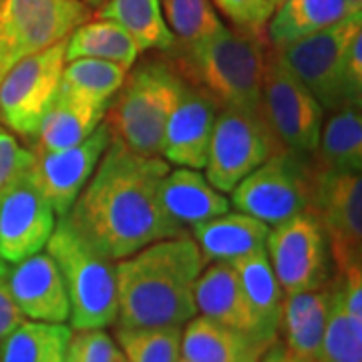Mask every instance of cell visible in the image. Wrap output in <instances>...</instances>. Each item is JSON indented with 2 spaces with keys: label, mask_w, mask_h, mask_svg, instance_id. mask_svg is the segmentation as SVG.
I'll list each match as a JSON object with an SVG mask.
<instances>
[{
  "label": "cell",
  "mask_w": 362,
  "mask_h": 362,
  "mask_svg": "<svg viewBox=\"0 0 362 362\" xmlns=\"http://www.w3.org/2000/svg\"><path fill=\"white\" fill-rule=\"evenodd\" d=\"M262 115L282 149L300 157L316 153L324 109L274 51H270L264 73Z\"/></svg>",
  "instance_id": "30bf717a"
},
{
  "label": "cell",
  "mask_w": 362,
  "mask_h": 362,
  "mask_svg": "<svg viewBox=\"0 0 362 362\" xmlns=\"http://www.w3.org/2000/svg\"><path fill=\"white\" fill-rule=\"evenodd\" d=\"M318 361L362 362V318L346 310L340 278L330 284V306Z\"/></svg>",
  "instance_id": "1f68e13d"
},
{
  "label": "cell",
  "mask_w": 362,
  "mask_h": 362,
  "mask_svg": "<svg viewBox=\"0 0 362 362\" xmlns=\"http://www.w3.org/2000/svg\"><path fill=\"white\" fill-rule=\"evenodd\" d=\"M233 270L240 278V284L247 300V306L254 318L256 334L268 342L278 340L284 292L272 270L266 247L250 254L246 258L232 262Z\"/></svg>",
  "instance_id": "603a6c76"
},
{
  "label": "cell",
  "mask_w": 362,
  "mask_h": 362,
  "mask_svg": "<svg viewBox=\"0 0 362 362\" xmlns=\"http://www.w3.org/2000/svg\"><path fill=\"white\" fill-rule=\"evenodd\" d=\"M107 109L59 89L37 131V151H61L85 141L99 127Z\"/></svg>",
  "instance_id": "d4e9b609"
},
{
  "label": "cell",
  "mask_w": 362,
  "mask_h": 362,
  "mask_svg": "<svg viewBox=\"0 0 362 362\" xmlns=\"http://www.w3.org/2000/svg\"><path fill=\"white\" fill-rule=\"evenodd\" d=\"M266 254L284 296L328 284L330 247L322 223L312 209L272 226Z\"/></svg>",
  "instance_id": "4fadbf2b"
},
{
  "label": "cell",
  "mask_w": 362,
  "mask_h": 362,
  "mask_svg": "<svg viewBox=\"0 0 362 362\" xmlns=\"http://www.w3.org/2000/svg\"><path fill=\"white\" fill-rule=\"evenodd\" d=\"M288 362H320V361H306V358H294V356H288Z\"/></svg>",
  "instance_id": "b9f144b4"
},
{
  "label": "cell",
  "mask_w": 362,
  "mask_h": 362,
  "mask_svg": "<svg viewBox=\"0 0 362 362\" xmlns=\"http://www.w3.org/2000/svg\"><path fill=\"white\" fill-rule=\"evenodd\" d=\"M354 13H362V4L352 0H282L266 25V37L272 49H278L337 25Z\"/></svg>",
  "instance_id": "cb8c5ba5"
},
{
  "label": "cell",
  "mask_w": 362,
  "mask_h": 362,
  "mask_svg": "<svg viewBox=\"0 0 362 362\" xmlns=\"http://www.w3.org/2000/svg\"><path fill=\"white\" fill-rule=\"evenodd\" d=\"M310 209L322 223L338 274L362 268L361 173L314 169Z\"/></svg>",
  "instance_id": "7c38bea8"
},
{
  "label": "cell",
  "mask_w": 362,
  "mask_h": 362,
  "mask_svg": "<svg viewBox=\"0 0 362 362\" xmlns=\"http://www.w3.org/2000/svg\"><path fill=\"white\" fill-rule=\"evenodd\" d=\"M330 306V284L286 294L282 302L280 330L284 334V349L294 358L318 361L324 328Z\"/></svg>",
  "instance_id": "7402d4cb"
},
{
  "label": "cell",
  "mask_w": 362,
  "mask_h": 362,
  "mask_svg": "<svg viewBox=\"0 0 362 362\" xmlns=\"http://www.w3.org/2000/svg\"><path fill=\"white\" fill-rule=\"evenodd\" d=\"M175 362H187V361H185V358H177V361H175Z\"/></svg>",
  "instance_id": "7bdbcfd3"
},
{
  "label": "cell",
  "mask_w": 362,
  "mask_h": 362,
  "mask_svg": "<svg viewBox=\"0 0 362 362\" xmlns=\"http://www.w3.org/2000/svg\"><path fill=\"white\" fill-rule=\"evenodd\" d=\"M352 2H356V4H362V0H352Z\"/></svg>",
  "instance_id": "ee69618b"
},
{
  "label": "cell",
  "mask_w": 362,
  "mask_h": 362,
  "mask_svg": "<svg viewBox=\"0 0 362 362\" xmlns=\"http://www.w3.org/2000/svg\"><path fill=\"white\" fill-rule=\"evenodd\" d=\"M318 159L322 169L361 173L362 117L361 107H342L322 123L318 139Z\"/></svg>",
  "instance_id": "f1b7e54d"
},
{
  "label": "cell",
  "mask_w": 362,
  "mask_h": 362,
  "mask_svg": "<svg viewBox=\"0 0 362 362\" xmlns=\"http://www.w3.org/2000/svg\"><path fill=\"white\" fill-rule=\"evenodd\" d=\"M139 47L125 28L107 21L95 18L78 25L69 37L65 45V59H101L117 63L129 71L139 59Z\"/></svg>",
  "instance_id": "484cf974"
},
{
  "label": "cell",
  "mask_w": 362,
  "mask_h": 362,
  "mask_svg": "<svg viewBox=\"0 0 362 362\" xmlns=\"http://www.w3.org/2000/svg\"><path fill=\"white\" fill-rule=\"evenodd\" d=\"M270 226L242 211H226L214 220L204 221L194 228L195 244L206 264L246 258L266 247Z\"/></svg>",
  "instance_id": "44dd1931"
},
{
  "label": "cell",
  "mask_w": 362,
  "mask_h": 362,
  "mask_svg": "<svg viewBox=\"0 0 362 362\" xmlns=\"http://www.w3.org/2000/svg\"><path fill=\"white\" fill-rule=\"evenodd\" d=\"M183 85L185 77L169 61L135 63L105 113L111 135L139 156L161 157L165 125Z\"/></svg>",
  "instance_id": "277c9868"
},
{
  "label": "cell",
  "mask_w": 362,
  "mask_h": 362,
  "mask_svg": "<svg viewBox=\"0 0 362 362\" xmlns=\"http://www.w3.org/2000/svg\"><path fill=\"white\" fill-rule=\"evenodd\" d=\"M2 75H4V71H0V78H2Z\"/></svg>",
  "instance_id": "f6af8a7d"
},
{
  "label": "cell",
  "mask_w": 362,
  "mask_h": 362,
  "mask_svg": "<svg viewBox=\"0 0 362 362\" xmlns=\"http://www.w3.org/2000/svg\"><path fill=\"white\" fill-rule=\"evenodd\" d=\"M274 342L194 316L181 330V358L187 362H259Z\"/></svg>",
  "instance_id": "ac0fdd59"
},
{
  "label": "cell",
  "mask_w": 362,
  "mask_h": 362,
  "mask_svg": "<svg viewBox=\"0 0 362 362\" xmlns=\"http://www.w3.org/2000/svg\"><path fill=\"white\" fill-rule=\"evenodd\" d=\"M66 39L14 63L0 78V119L23 137H37L65 69Z\"/></svg>",
  "instance_id": "8fae6325"
},
{
  "label": "cell",
  "mask_w": 362,
  "mask_h": 362,
  "mask_svg": "<svg viewBox=\"0 0 362 362\" xmlns=\"http://www.w3.org/2000/svg\"><path fill=\"white\" fill-rule=\"evenodd\" d=\"M358 30H362V13H354L337 25L272 51L310 90L324 111L332 113L350 107L342 85V54Z\"/></svg>",
  "instance_id": "9c48e42d"
},
{
  "label": "cell",
  "mask_w": 362,
  "mask_h": 362,
  "mask_svg": "<svg viewBox=\"0 0 362 362\" xmlns=\"http://www.w3.org/2000/svg\"><path fill=\"white\" fill-rule=\"evenodd\" d=\"M268 57L270 49L262 35L223 25L204 45L173 59L181 75L209 93L221 107L262 113Z\"/></svg>",
  "instance_id": "3957f363"
},
{
  "label": "cell",
  "mask_w": 362,
  "mask_h": 362,
  "mask_svg": "<svg viewBox=\"0 0 362 362\" xmlns=\"http://www.w3.org/2000/svg\"><path fill=\"white\" fill-rule=\"evenodd\" d=\"M65 362H127L105 328L73 330Z\"/></svg>",
  "instance_id": "836d02e7"
},
{
  "label": "cell",
  "mask_w": 362,
  "mask_h": 362,
  "mask_svg": "<svg viewBox=\"0 0 362 362\" xmlns=\"http://www.w3.org/2000/svg\"><path fill=\"white\" fill-rule=\"evenodd\" d=\"M194 300L199 316L258 337L240 278L232 264L211 262L206 270H202L195 280Z\"/></svg>",
  "instance_id": "d6986e66"
},
{
  "label": "cell",
  "mask_w": 362,
  "mask_h": 362,
  "mask_svg": "<svg viewBox=\"0 0 362 362\" xmlns=\"http://www.w3.org/2000/svg\"><path fill=\"white\" fill-rule=\"evenodd\" d=\"M35 165V151L25 149L13 133L0 127V192Z\"/></svg>",
  "instance_id": "d590c367"
},
{
  "label": "cell",
  "mask_w": 362,
  "mask_h": 362,
  "mask_svg": "<svg viewBox=\"0 0 362 362\" xmlns=\"http://www.w3.org/2000/svg\"><path fill=\"white\" fill-rule=\"evenodd\" d=\"M49 256L63 276L73 330L107 328L117 322L115 262L89 246L65 216L47 242Z\"/></svg>",
  "instance_id": "5b68a950"
},
{
  "label": "cell",
  "mask_w": 362,
  "mask_h": 362,
  "mask_svg": "<svg viewBox=\"0 0 362 362\" xmlns=\"http://www.w3.org/2000/svg\"><path fill=\"white\" fill-rule=\"evenodd\" d=\"M206 262L192 235L153 242L115 264L117 326H185L197 316L194 286Z\"/></svg>",
  "instance_id": "7a4b0ae2"
},
{
  "label": "cell",
  "mask_w": 362,
  "mask_h": 362,
  "mask_svg": "<svg viewBox=\"0 0 362 362\" xmlns=\"http://www.w3.org/2000/svg\"><path fill=\"white\" fill-rule=\"evenodd\" d=\"M71 337L66 322L26 318L0 340V362H65Z\"/></svg>",
  "instance_id": "4316f807"
},
{
  "label": "cell",
  "mask_w": 362,
  "mask_h": 362,
  "mask_svg": "<svg viewBox=\"0 0 362 362\" xmlns=\"http://www.w3.org/2000/svg\"><path fill=\"white\" fill-rule=\"evenodd\" d=\"M57 214L33 168L0 192V256L16 264L47 246Z\"/></svg>",
  "instance_id": "5bb4252c"
},
{
  "label": "cell",
  "mask_w": 362,
  "mask_h": 362,
  "mask_svg": "<svg viewBox=\"0 0 362 362\" xmlns=\"http://www.w3.org/2000/svg\"><path fill=\"white\" fill-rule=\"evenodd\" d=\"M109 143L111 129L103 119L99 127L78 145L61 151H35L33 171L57 218L69 214L78 194L95 173Z\"/></svg>",
  "instance_id": "9a60e30c"
},
{
  "label": "cell",
  "mask_w": 362,
  "mask_h": 362,
  "mask_svg": "<svg viewBox=\"0 0 362 362\" xmlns=\"http://www.w3.org/2000/svg\"><path fill=\"white\" fill-rule=\"evenodd\" d=\"M288 356H290V354H288V350L284 349V344L276 340L270 349L266 350V354L259 358V362H288Z\"/></svg>",
  "instance_id": "f35d334b"
},
{
  "label": "cell",
  "mask_w": 362,
  "mask_h": 362,
  "mask_svg": "<svg viewBox=\"0 0 362 362\" xmlns=\"http://www.w3.org/2000/svg\"><path fill=\"white\" fill-rule=\"evenodd\" d=\"M220 109L221 105L209 93L185 78L180 101L165 125L161 147L163 159L177 168H206L209 141Z\"/></svg>",
  "instance_id": "2e32d148"
},
{
  "label": "cell",
  "mask_w": 362,
  "mask_h": 362,
  "mask_svg": "<svg viewBox=\"0 0 362 362\" xmlns=\"http://www.w3.org/2000/svg\"><path fill=\"white\" fill-rule=\"evenodd\" d=\"M214 4L235 28L262 35L282 0H214Z\"/></svg>",
  "instance_id": "e575fe53"
},
{
  "label": "cell",
  "mask_w": 362,
  "mask_h": 362,
  "mask_svg": "<svg viewBox=\"0 0 362 362\" xmlns=\"http://www.w3.org/2000/svg\"><path fill=\"white\" fill-rule=\"evenodd\" d=\"M81 2H83V4H87L89 8H99V6L105 4L107 0H81Z\"/></svg>",
  "instance_id": "ab89813d"
},
{
  "label": "cell",
  "mask_w": 362,
  "mask_h": 362,
  "mask_svg": "<svg viewBox=\"0 0 362 362\" xmlns=\"http://www.w3.org/2000/svg\"><path fill=\"white\" fill-rule=\"evenodd\" d=\"M6 274H8V264H6V262L2 259V256H0V280H4Z\"/></svg>",
  "instance_id": "60d3db41"
},
{
  "label": "cell",
  "mask_w": 362,
  "mask_h": 362,
  "mask_svg": "<svg viewBox=\"0 0 362 362\" xmlns=\"http://www.w3.org/2000/svg\"><path fill=\"white\" fill-rule=\"evenodd\" d=\"M115 338L127 362H175L181 358V328L177 326H117Z\"/></svg>",
  "instance_id": "d6a6232c"
},
{
  "label": "cell",
  "mask_w": 362,
  "mask_h": 362,
  "mask_svg": "<svg viewBox=\"0 0 362 362\" xmlns=\"http://www.w3.org/2000/svg\"><path fill=\"white\" fill-rule=\"evenodd\" d=\"M26 320L25 314L16 306L13 294L8 290L6 278L0 280V340L11 334L18 324Z\"/></svg>",
  "instance_id": "74e56055"
},
{
  "label": "cell",
  "mask_w": 362,
  "mask_h": 362,
  "mask_svg": "<svg viewBox=\"0 0 362 362\" xmlns=\"http://www.w3.org/2000/svg\"><path fill=\"white\" fill-rule=\"evenodd\" d=\"M97 18L113 21L129 33L139 51H169L173 35L159 0H107L97 8Z\"/></svg>",
  "instance_id": "83f0119b"
},
{
  "label": "cell",
  "mask_w": 362,
  "mask_h": 362,
  "mask_svg": "<svg viewBox=\"0 0 362 362\" xmlns=\"http://www.w3.org/2000/svg\"><path fill=\"white\" fill-rule=\"evenodd\" d=\"M168 171L165 159L139 156L111 135L65 218L89 246L113 262L159 240L185 235L161 204V181Z\"/></svg>",
  "instance_id": "6da1fadb"
},
{
  "label": "cell",
  "mask_w": 362,
  "mask_h": 362,
  "mask_svg": "<svg viewBox=\"0 0 362 362\" xmlns=\"http://www.w3.org/2000/svg\"><path fill=\"white\" fill-rule=\"evenodd\" d=\"M161 204L169 218L187 230L230 211V199L218 192L199 169H169L161 181Z\"/></svg>",
  "instance_id": "ffe728a7"
},
{
  "label": "cell",
  "mask_w": 362,
  "mask_h": 362,
  "mask_svg": "<svg viewBox=\"0 0 362 362\" xmlns=\"http://www.w3.org/2000/svg\"><path fill=\"white\" fill-rule=\"evenodd\" d=\"M232 206L268 226H278L310 209L312 173L304 157L276 151L232 192Z\"/></svg>",
  "instance_id": "ba28073f"
},
{
  "label": "cell",
  "mask_w": 362,
  "mask_h": 362,
  "mask_svg": "<svg viewBox=\"0 0 362 362\" xmlns=\"http://www.w3.org/2000/svg\"><path fill=\"white\" fill-rule=\"evenodd\" d=\"M280 149L262 113L221 107L204 168L206 180L221 194H230L246 175Z\"/></svg>",
  "instance_id": "52a82bcc"
},
{
  "label": "cell",
  "mask_w": 362,
  "mask_h": 362,
  "mask_svg": "<svg viewBox=\"0 0 362 362\" xmlns=\"http://www.w3.org/2000/svg\"><path fill=\"white\" fill-rule=\"evenodd\" d=\"M159 4L173 35V47L168 51L171 57L194 51L223 26L209 0H161Z\"/></svg>",
  "instance_id": "f546056e"
},
{
  "label": "cell",
  "mask_w": 362,
  "mask_h": 362,
  "mask_svg": "<svg viewBox=\"0 0 362 362\" xmlns=\"http://www.w3.org/2000/svg\"><path fill=\"white\" fill-rule=\"evenodd\" d=\"M127 69L101 59L66 61L59 89L75 95L87 103L109 107L115 93L121 89Z\"/></svg>",
  "instance_id": "4dcf8cb0"
},
{
  "label": "cell",
  "mask_w": 362,
  "mask_h": 362,
  "mask_svg": "<svg viewBox=\"0 0 362 362\" xmlns=\"http://www.w3.org/2000/svg\"><path fill=\"white\" fill-rule=\"evenodd\" d=\"M89 18L81 0H0V71L65 40Z\"/></svg>",
  "instance_id": "8992f818"
},
{
  "label": "cell",
  "mask_w": 362,
  "mask_h": 362,
  "mask_svg": "<svg viewBox=\"0 0 362 362\" xmlns=\"http://www.w3.org/2000/svg\"><path fill=\"white\" fill-rule=\"evenodd\" d=\"M6 284L16 306L28 320L66 322L71 306L63 276L54 259L42 252L8 266Z\"/></svg>",
  "instance_id": "e0dca14e"
},
{
  "label": "cell",
  "mask_w": 362,
  "mask_h": 362,
  "mask_svg": "<svg viewBox=\"0 0 362 362\" xmlns=\"http://www.w3.org/2000/svg\"><path fill=\"white\" fill-rule=\"evenodd\" d=\"M342 85L350 107H361L362 101V30L349 40L342 54Z\"/></svg>",
  "instance_id": "8d00e7d4"
}]
</instances>
